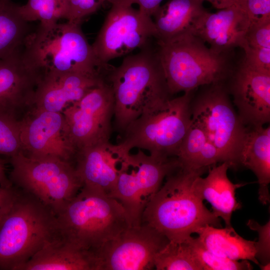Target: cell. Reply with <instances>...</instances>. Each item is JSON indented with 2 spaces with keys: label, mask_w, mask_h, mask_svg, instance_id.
<instances>
[{
  "label": "cell",
  "mask_w": 270,
  "mask_h": 270,
  "mask_svg": "<svg viewBox=\"0 0 270 270\" xmlns=\"http://www.w3.org/2000/svg\"><path fill=\"white\" fill-rule=\"evenodd\" d=\"M169 240L150 225L129 226L96 254L98 270H150Z\"/></svg>",
  "instance_id": "cell-13"
},
{
  "label": "cell",
  "mask_w": 270,
  "mask_h": 270,
  "mask_svg": "<svg viewBox=\"0 0 270 270\" xmlns=\"http://www.w3.org/2000/svg\"><path fill=\"white\" fill-rule=\"evenodd\" d=\"M56 216L60 238L95 254L130 226L118 200L84 187Z\"/></svg>",
  "instance_id": "cell-4"
},
{
  "label": "cell",
  "mask_w": 270,
  "mask_h": 270,
  "mask_svg": "<svg viewBox=\"0 0 270 270\" xmlns=\"http://www.w3.org/2000/svg\"><path fill=\"white\" fill-rule=\"evenodd\" d=\"M154 268L157 270H202L186 240L180 242L169 241L156 254Z\"/></svg>",
  "instance_id": "cell-27"
},
{
  "label": "cell",
  "mask_w": 270,
  "mask_h": 270,
  "mask_svg": "<svg viewBox=\"0 0 270 270\" xmlns=\"http://www.w3.org/2000/svg\"><path fill=\"white\" fill-rule=\"evenodd\" d=\"M203 2L204 0L210 2L213 6L220 10L228 8L234 4H239L241 0H198Z\"/></svg>",
  "instance_id": "cell-36"
},
{
  "label": "cell",
  "mask_w": 270,
  "mask_h": 270,
  "mask_svg": "<svg viewBox=\"0 0 270 270\" xmlns=\"http://www.w3.org/2000/svg\"><path fill=\"white\" fill-rule=\"evenodd\" d=\"M180 168L176 157L165 158L138 149L124 160L110 197L118 200L127 214L130 226L142 224L144 210L168 176Z\"/></svg>",
  "instance_id": "cell-9"
},
{
  "label": "cell",
  "mask_w": 270,
  "mask_h": 270,
  "mask_svg": "<svg viewBox=\"0 0 270 270\" xmlns=\"http://www.w3.org/2000/svg\"><path fill=\"white\" fill-rule=\"evenodd\" d=\"M18 6L12 0H0V59L22 50L31 33Z\"/></svg>",
  "instance_id": "cell-26"
},
{
  "label": "cell",
  "mask_w": 270,
  "mask_h": 270,
  "mask_svg": "<svg viewBox=\"0 0 270 270\" xmlns=\"http://www.w3.org/2000/svg\"><path fill=\"white\" fill-rule=\"evenodd\" d=\"M22 152L74 162L77 150L66 132L62 112L32 110L21 120Z\"/></svg>",
  "instance_id": "cell-14"
},
{
  "label": "cell",
  "mask_w": 270,
  "mask_h": 270,
  "mask_svg": "<svg viewBox=\"0 0 270 270\" xmlns=\"http://www.w3.org/2000/svg\"><path fill=\"white\" fill-rule=\"evenodd\" d=\"M248 18L240 4L210 12L205 9L193 20L189 30L212 51L232 54L242 48L250 27Z\"/></svg>",
  "instance_id": "cell-17"
},
{
  "label": "cell",
  "mask_w": 270,
  "mask_h": 270,
  "mask_svg": "<svg viewBox=\"0 0 270 270\" xmlns=\"http://www.w3.org/2000/svg\"><path fill=\"white\" fill-rule=\"evenodd\" d=\"M240 4L246 14L250 26L270 20V0H241Z\"/></svg>",
  "instance_id": "cell-33"
},
{
  "label": "cell",
  "mask_w": 270,
  "mask_h": 270,
  "mask_svg": "<svg viewBox=\"0 0 270 270\" xmlns=\"http://www.w3.org/2000/svg\"><path fill=\"white\" fill-rule=\"evenodd\" d=\"M229 90L238 116L248 127L263 126L270 120V73L248 64L244 58L230 72Z\"/></svg>",
  "instance_id": "cell-16"
},
{
  "label": "cell",
  "mask_w": 270,
  "mask_h": 270,
  "mask_svg": "<svg viewBox=\"0 0 270 270\" xmlns=\"http://www.w3.org/2000/svg\"><path fill=\"white\" fill-rule=\"evenodd\" d=\"M241 48L250 54L270 52V20L250 26Z\"/></svg>",
  "instance_id": "cell-31"
},
{
  "label": "cell",
  "mask_w": 270,
  "mask_h": 270,
  "mask_svg": "<svg viewBox=\"0 0 270 270\" xmlns=\"http://www.w3.org/2000/svg\"><path fill=\"white\" fill-rule=\"evenodd\" d=\"M164 0H111L110 3L118 2L122 4L132 6L137 4L138 10L143 14L152 18V16L160 6Z\"/></svg>",
  "instance_id": "cell-34"
},
{
  "label": "cell",
  "mask_w": 270,
  "mask_h": 270,
  "mask_svg": "<svg viewBox=\"0 0 270 270\" xmlns=\"http://www.w3.org/2000/svg\"><path fill=\"white\" fill-rule=\"evenodd\" d=\"M24 52L44 73L78 72L106 77L108 68L98 60L80 23L40 24L28 36Z\"/></svg>",
  "instance_id": "cell-6"
},
{
  "label": "cell",
  "mask_w": 270,
  "mask_h": 270,
  "mask_svg": "<svg viewBox=\"0 0 270 270\" xmlns=\"http://www.w3.org/2000/svg\"><path fill=\"white\" fill-rule=\"evenodd\" d=\"M10 159L12 184L36 197L56 216L83 186L73 162L53 157L32 158L22 152Z\"/></svg>",
  "instance_id": "cell-8"
},
{
  "label": "cell",
  "mask_w": 270,
  "mask_h": 270,
  "mask_svg": "<svg viewBox=\"0 0 270 270\" xmlns=\"http://www.w3.org/2000/svg\"><path fill=\"white\" fill-rule=\"evenodd\" d=\"M14 190V186H0V212L6 204Z\"/></svg>",
  "instance_id": "cell-35"
},
{
  "label": "cell",
  "mask_w": 270,
  "mask_h": 270,
  "mask_svg": "<svg viewBox=\"0 0 270 270\" xmlns=\"http://www.w3.org/2000/svg\"><path fill=\"white\" fill-rule=\"evenodd\" d=\"M105 80L104 76L78 72L44 73L36 92L32 110L62 112Z\"/></svg>",
  "instance_id": "cell-19"
},
{
  "label": "cell",
  "mask_w": 270,
  "mask_h": 270,
  "mask_svg": "<svg viewBox=\"0 0 270 270\" xmlns=\"http://www.w3.org/2000/svg\"><path fill=\"white\" fill-rule=\"evenodd\" d=\"M196 233L203 246L215 254L234 260H251L260 264L256 258V242L244 238L232 226L221 228L207 224Z\"/></svg>",
  "instance_id": "cell-23"
},
{
  "label": "cell",
  "mask_w": 270,
  "mask_h": 270,
  "mask_svg": "<svg viewBox=\"0 0 270 270\" xmlns=\"http://www.w3.org/2000/svg\"><path fill=\"white\" fill-rule=\"evenodd\" d=\"M202 270H249L252 266L248 260H234L218 256L206 249L198 238L186 240Z\"/></svg>",
  "instance_id": "cell-29"
},
{
  "label": "cell",
  "mask_w": 270,
  "mask_h": 270,
  "mask_svg": "<svg viewBox=\"0 0 270 270\" xmlns=\"http://www.w3.org/2000/svg\"><path fill=\"white\" fill-rule=\"evenodd\" d=\"M58 238L56 214L36 197L14 186L0 212V270H18Z\"/></svg>",
  "instance_id": "cell-1"
},
{
  "label": "cell",
  "mask_w": 270,
  "mask_h": 270,
  "mask_svg": "<svg viewBox=\"0 0 270 270\" xmlns=\"http://www.w3.org/2000/svg\"><path fill=\"white\" fill-rule=\"evenodd\" d=\"M129 153L120 144L110 141L78 150L74 164L82 187L110 197Z\"/></svg>",
  "instance_id": "cell-18"
},
{
  "label": "cell",
  "mask_w": 270,
  "mask_h": 270,
  "mask_svg": "<svg viewBox=\"0 0 270 270\" xmlns=\"http://www.w3.org/2000/svg\"><path fill=\"white\" fill-rule=\"evenodd\" d=\"M158 42L156 54L170 95L222 82L232 70L231 54L215 52L189 31Z\"/></svg>",
  "instance_id": "cell-5"
},
{
  "label": "cell",
  "mask_w": 270,
  "mask_h": 270,
  "mask_svg": "<svg viewBox=\"0 0 270 270\" xmlns=\"http://www.w3.org/2000/svg\"><path fill=\"white\" fill-rule=\"evenodd\" d=\"M107 80L114 94V128L121 134L144 112L170 98L156 52L148 47L112 66Z\"/></svg>",
  "instance_id": "cell-3"
},
{
  "label": "cell",
  "mask_w": 270,
  "mask_h": 270,
  "mask_svg": "<svg viewBox=\"0 0 270 270\" xmlns=\"http://www.w3.org/2000/svg\"><path fill=\"white\" fill-rule=\"evenodd\" d=\"M192 93L170 98L144 112L126 128L120 144L128 152L138 148L156 156L176 157L192 122Z\"/></svg>",
  "instance_id": "cell-7"
},
{
  "label": "cell",
  "mask_w": 270,
  "mask_h": 270,
  "mask_svg": "<svg viewBox=\"0 0 270 270\" xmlns=\"http://www.w3.org/2000/svg\"><path fill=\"white\" fill-rule=\"evenodd\" d=\"M21 120L0 112V154L11 158L22 152Z\"/></svg>",
  "instance_id": "cell-30"
},
{
  "label": "cell",
  "mask_w": 270,
  "mask_h": 270,
  "mask_svg": "<svg viewBox=\"0 0 270 270\" xmlns=\"http://www.w3.org/2000/svg\"><path fill=\"white\" fill-rule=\"evenodd\" d=\"M230 168L227 162L210 168L204 178L196 176L193 183L195 192L202 200H207L212 206V212L221 218L226 226H230L233 212L240 208L241 204L236 197V190L244 184H234L228 178L227 171Z\"/></svg>",
  "instance_id": "cell-20"
},
{
  "label": "cell",
  "mask_w": 270,
  "mask_h": 270,
  "mask_svg": "<svg viewBox=\"0 0 270 270\" xmlns=\"http://www.w3.org/2000/svg\"><path fill=\"white\" fill-rule=\"evenodd\" d=\"M260 268L262 270H269L270 269V263L268 262L264 265L260 264Z\"/></svg>",
  "instance_id": "cell-38"
},
{
  "label": "cell",
  "mask_w": 270,
  "mask_h": 270,
  "mask_svg": "<svg viewBox=\"0 0 270 270\" xmlns=\"http://www.w3.org/2000/svg\"><path fill=\"white\" fill-rule=\"evenodd\" d=\"M198 0H170L152 17L158 41L172 38L189 30L194 19L204 10Z\"/></svg>",
  "instance_id": "cell-24"
},
{
  "label": "cell",
  "mask_w": 270,
  "mask_h": 270,
  "mask_svg": "<svg viewBox=\"0 0 270 270\" xmlns=\"http://www.w3.org/2000/svg\"><path fill=\"white\" fill-rule=\"evenodd\" d=\"M11 185L12 182L6 174L4 162L0 158V186H6Z\"/></svg>",
  "instance_id": "cell-37"
},
{
  "label": "cell",
  "mask_w": 270,
  "mask_h": 270,
  "mask_svg": "<svg viewBox=\"0 0 270 270\" xmlns=\"http://www.w3.org/2000/svg\"><path fill=\"white\" fill-rule=\"evenodd\" d=\"M238 163L250 170L259 184L258 199L263 204L270 202V127L246 128L239 152Z\"/></svg>",
  "instance_id": "cell-22"
},
{
  "label": "cell",
  "mask_w": 270,
  "mask_h": 270,
  "mask_svg": "<svg viewBox=\"0 0 270 270\" xmlns=\"http://www.w3.org/2000/svg\"><path fill=\"white\" fill-rule=\"evenodd\" d=\"M176 158L180 168L189 170L206 168L217 162H224L218 150L192 121L180 146Z\"/></svg>",
  "instance_id": "cell-25"
},
{
  "label": "cell",
  "mask_w": 270,
  "mask_h": 270,
  "mask_svg": "<svg viewBox=\"0 0 270 270\" xmlns=\"http://www.w3.org/2000/svg\"><path fill=\"white\" fill-rule=\"evenodd\" d=\"M206 169L189 170L180 168L168 176L146 205L142 224L150 225L169 241L177 242L190 238L206 225L221 227L219 218L206 207L194 188L195 178Z\"/></svg>",
  "instance_id": "cell-2"
},
{
  "label": "cell",
  "mask_w": 270,
  "mask_h": 270,
  "mask_svg": "<svg viewBox=\"0 0 270 270\" xmlns=\"http://www.w3.org/2000/svg\"><path fill=\"white\" fill-rule=\"evenodd\" d=\"M18 270H98L95 254L58 238L38 252Z\"/></svg>",
  "instance_id": "cell-21"
},
{
  "label": "cell",
  "mask_w": 270,
  "mask_h": 270,
  "mask_svg": "<svg viewBox=\"0 0 270 270\" xmlns=\"http://www.w3.org/2000/svg\"><path fill=\"white\" fill-rule=\"evenodd\" d=\"M247 226L250 229L257 232L258 235V241L255 242L256 260L260 262V264L262 265L270 262V221L268 220L266 224L262 226L256 221L250 220L247 222Z\"/></svg>",
  "instance_id": "cell-32"
},
{
  "label": "cell",
  "mask_w": 270,
  "mask_h": 270,
  "mask_svg": "<svg viewBox=\"0 0 270 270\" xmlns=\"http://www.w3.org/2000/svg\"><path fill=\"white\" fill-rule=\"evenodd\" d=\"M102 26L92 45L94 52L104 68L114 58L128 55L137 48L148 46L156 37L152 18L139 10L118 2L112 4Z\"/></svg>",
  "instance_id": "cell-11"
},
{
  "label": "cell",
  "mask_w": 270,
  "mask_h": 270,
  "mask_svg": "<svg viewBox=\"0 0 270 270\" xmlns=\"http://www.w3.org/2000/svg\"><path fill=\"white\" fill-rule=\"evenodd\" d=\"M18 10L25 20H39L40 25L47 26L64 18L65 6L64 0H28L18 6Z\"/></svg>",
  "instance_id": "cell-28"
},
{
  "label": "cell",
  "mask_w": 270,
  "mask_h": 270,
  "mask_svg": "<svg viewBox=\"0 0 270 270\" xmlns=\"http://www.w3.org/2000/svg\"><path fill=\"white\" fill-rule=\"evenodd\" d=\"M210 86L194 104L192 120L218 150L224 162L236 167L246 128L232 108L223 83Z\"/></svg>",
  "instance_id": "cell-10"
},
{
  "label": "cell",
  "mask_w": 270,
  "mask_h": 270,
  "mask_svg": "<svg viewBox=\"0 0 270 270\" xmlns=\"http://www.w3.org/2000/svg\"><path fill=\"white\" fill-rule=\"evenodd\" d=\"M42 74L24 50L0 59V112L22 120L33 109Z\"/></svg>",
  "instance_id": "cell-15"
},
{
  "label": "cell",
  "mask_w": 270,
  "mask_h": 270,
  "mask_svg": "<svg viewBox=\"0 0 270 270\" xmlns=\"http://www.w3.org/2000/svg\"><path fill=\"white\" fill-rule=\"evenodd\" d=\"M114 110V92L106 80L62 110L66 133L77 151L109 142Z\"/></svg>",
  "instance_id": "cell-12"
}]
</instances>
